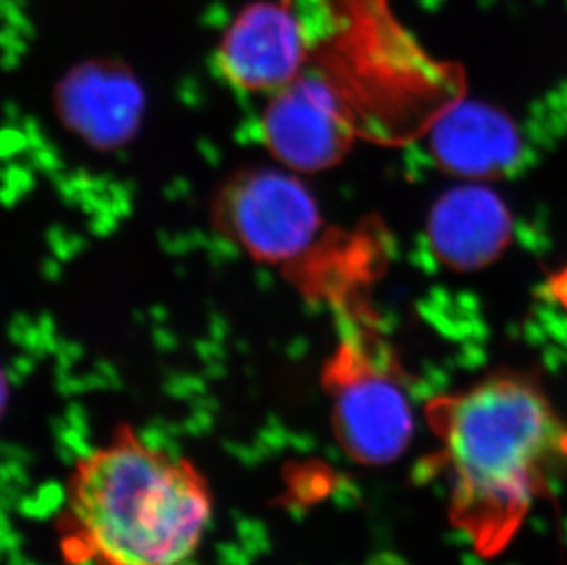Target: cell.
I'll return each instance as SVG.
<instances>
[{
	"mask_svg": "<svg viewBox=\"0 0 567 565\" xmlns=\"http://www.w3.org/2000/svg\"><path fill=\"white\" fill-rule=\"evenodd\" d=\"M435 162L463 178H498L524 158V140L513 120L483 103H460L435 122L430 134Z\"/></svg>",
	"mask_w": 567,
	"mask_h": 565,
	"instance_id": "cell-8",
	"label": "cell"
},
{
	"mask_svg": "<svg viewBox=\"0 0 567 565\" xmlns=\"http://www.w3.org/2000/svg\"><path fill=\"white\" fill-rule=\"evenodd\" d=\"M60 111L64 122L89 144L116 147L138 125L142 94L118 64H83L63 81Z\"/></svg>",
	"mask_w": 567,
	"mask_h": 565,
	"instance_id": "cell-9",
	"label": "cell"
},
{
	"mask_svg": "<svg viewBox=\"0 0 567 565\" xmlns=\"http://www.w3.org/2000/svg\"><path fill=\"white\" fill-rule=\"evenodd\" d=\"M212 514L206 477L188 459L122 428L70 472L61 544L75 564L184 565Z\"/></svg>",
	"mask_w": 567,
	"mask_h": 565,
	"instance_id": "cell-1",
	"label": "cell"
},
{
	"mask_svg": "<svg viewBox=\"0 0 567 565\" xmlns=\"http://www.w3.org/2000/svg\"><path fill=\"white\" fill-rule=\"evenodd\" d=\"M6 400H8V386H6L4 374L0 371V417L4 411Z\"/></svg>",
	"mask_w": 567,
	"mask_h": 565,
	"instance_id": "cell-10",
	"label": "cell"
},
{
	"mask_svg": "<svg viewBox=\"0 0 567 565\" xmlns=\"http://www.w3.org/2000/svg\"><path fill=\"white\" fill-rule=\"evenodd\" d=\"M452 475V517L483 555L504 549L567 455V427L538 386L498 374L429 405Z\"/></svg>",
	"mask_w": 567,
	"mask_h": 565,
	"instance_id": "cell-2",
	"label": "cell"
},
{
	"mask_svg": "<svg viewBox=\"0 0 567 565\" xmlns=\"http://www.w3.org/2000/svg\"><path fill=\"white\" fill-rule=\"evenodd\" d=\"M312 50L315 35L295 0H259L226 28L217 66L237 91L274 94L306 72Z\"/></svg>",
	"mask_w": 567,
	"mask_h": 565,
	"instance_id": "cell-5",
	"label": "cell"
},
{
	"mask_svg": "<svg viewBox=\"0 0 567 565\" xmlns=\"http://www.w3.org/2000/svg\"><path fill=\"white\" fill-rule=\"evenodd\" d=\"M338 443L370 466L401 458L413 433V408L390 366L346 341L327 369Z\"/></svg>",
	"mask_w": 567,
	"mask_h": 565,
	"instance_id": "cell-3",
	"label": "cell"
},
{
	"mask_svg": "<svg viewBox=\"0 0 567 565\" xmlns=\"http://www.w3.org/2000/svg\"><path fill=\"white\" fill-rule=\"evenodd\" d=\"M220 219L234 239L265 261L300 256L320 229L315 198L295 176L256 171L237 178L220 203Z\"/></svg>",
	"mask_w": 567,
	"mask_h": 565,
	"instance_id": "cell-6",
	"label": "cell"
},
{
	"mask_svg": "<svg viewBox=\"0 0 567 565\" xmlns=\"http://www.w3.org/2000/svg\"><path fill=\"white\" fill-rule=\"evenodd\" d=\"M353 127L351 107L337 81L307 72L274 92L261 117L267 150L296 171L334 166L351 145Z\"/></svg>",
	"mask_w": 567,
	"mask_h": 565,
	"instance_id": "cell-4",
	"label": "cell"
},
{
	"mask_svg": "<svg viewBox=\"0 0 567 565\" xmlns=\"http://www.w3.org/2000/svg\"><path fill=\"white\" fill-rule=\"evenodd\" d=\"M426 234L444 267L466 273L498 259L511 243L513 217L487 187L461 186L437 201Z\"/></svg>",
	"mask_w": 567,
	"mask_h": 565,
	"instance_id": "cell-7",
	"label": "cell"
}]
</instances>
